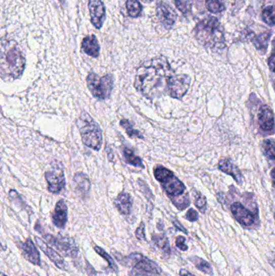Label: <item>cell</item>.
<instances>
[{"mask_svg":"<svg viewBox=\"0 0 275 276\" xmlns=\"http://www.w3.org/2000/svg\"><path fill=\"white\" fill-rule=\"evenodd\" d=\"M268 261H269V264L271 265L275 269V252L272 253L271 255H269Z\"/></svg>","mask_w":275,"mask_h":276,"instance_id":"obj_39","label":"cell"},{"mask_svg":"<svg viewBox=\"0 0 275 276\" xmlns=\"http://www.w3.org/2000/svg\"><path fill=\"white\" fill-rule=\"evenodd\" d=\"M153 242L158 248L163 250L165 252H169V245L167 237L164 234H155L153 236Z\"/></svg>","mask_w":275,"mask_h":276,"instance_id":"obj_28","label":"cell"},{"mask_svg":"<svg viewBox=\"0 0 275 276\" xmlns=\"http://www.w3.org/2000/svg\"><path fill=\"white\" fill-rule=\"evenodd\" d=\"M173 224L176 229H179V230L182 231V232L186 233V234H187V233H188L187 229H185L184 227L182 226L181 224L179 223V221H175H175H173Z\"/></svg>","mask_w":275,"mask_h":276,"instance_id":"obj_38","label":"cell"},{"mask_svg":"<svg viewBox=\"0 0 275 276\" xmlns=\"http://www.w3.org/2000/svg\"><path fill=\"white\" fill-rule=\"evenodd\" d=\"M25 58L14 41H2L0 71L5 81L19 79L25 68Z\"/></svg>","mask_w":275,"mask_h":276,"instance_id":"obj_2","label":"cell"},{"mask_svg":"<svg viewBox=\"0 0 275 276\" xmlns=\"http://www.w3.org/2000/svg\"><path fill=\"white\" fill-rule=\"evenodd\" d=\"M126 7L131 17H138L142 11V7L138 0H127Z\"/></svg>","mask_w":275,"mask_h":276,"instance_id":"obj_25","label":"cell"},{"mask_svg":"<svg viewBox=\"0 0 275 276\" xmlns=\"http://www.w3.org/2000/svg\"><path fill=\"white\" fill-rule=\"evenodd\" d=\"M89 10L93 25L96 28H102L106 16L105 4L102 0H89Z\"/></svg>","mask_w":275,"mask_h":276,"instance_id":"obj_14","label":"cell"},{"mask_svg":"<svg viewBox=\"0 0 275 276\" xmlns=\"http://www.w3.org/2000/svg\"><path fill=\"white\" fill-rule=\"evenodd\" d=\"M35 241L40 249L43 251L44 254L49 258V260L52 261L54 263L57 268L61 269L62 270H68L66 262L63 259L60 254H58L57 251H54L53 248L49 247V245L45 243L42 238L35 237Z\"/></svg>","mask_w":275,"mask_h":276,"instance_id":"obj_13","label":"cell"},{"mask_svg":"<svg viewBox=\"0 0 275 276\" xmlns=\"http://www.w3.org/2000/svg\"><path fill=\"white\" fill-rule=\"evenodd\" d=\"M115 205L122 215H129L132 207L131 195L126 192L120 193L116 198Z\"/></svg>","mask_w":275,"mask_h":276,"instance_id":"obj_19","label":"cell"},{"mask_svg":"<svg viewBox=\"0 0 275 276\" xmlns=\"http://www.w3.org/2000/svg\"><path fill=\"white\" fill-rule=\"evenodd\" d=\"M205 4L207 9L214 14L220 13L225 10L224 0H206Z\"/></svg>","mask_w":275,"mask_h":276,"instance_id":"obj_24","label":"cell"},{"mask_svg":"<svg viewBox=\"0 0 275 276\" xmlns=\"http://www.w3.org/2000/svg\"><path fill=\"white\" fill-rule=\"evenodd\" d=\"M231 212L237 222L244 227L249 228V227L253 226L255 223V217L254 214L246 209L240 203L236 202V203H232L231 206Z\"/></svg>","mask_w":275,"mask_h":276,"instance_id":"obj_11","label":"cell"},{"mask_svg":"<svg viewBox=\"0 0 275 276\" xmlns=\"http://www.w3.org/2000/svg\"><path fill=\"white\" fill-rule=\"evenodd\" d=\"M219 169L224 173L228 174L233 177L234 180L237 182L238 184H242L243 182V176L240 170L235 164L232 163L229 159H223L219 162Z\"/></svg>","mask_w":275,"mask_h":276,"instance_id":"obj_18","label":"cell"},{"mask_svg":"<svg viewBox=\"0 0 275 276\" xmlns=\"http://www.w3.org/2000/svg\"><path fill=\"white\" fill-rule=\"evenodd\" d=\"M123 155H124L126 162H128L130 165H132V166H136V167L142 168V169L145 168L142 160L138 156L134 154L132 150L124 147V150H123Z\"/></svg>","mask_w":275,"mask_h":276,"instance_id":"obj_23","label":"cell"},{"mask_svg":"<svg viewBox=\"0 0 275 276\" xmlns=\"http://www.w3.org/2000/svg\"><path fill=\"white\" fill-rule=\"evenodd\" d=\"M175 5L183 14H189L192 9L193 0H175Z\"/></svg>","mask_w":275,"mask_h":276,"instance_id":"obj_30","label":"cell"},{"mask_svg":"<svg viewBox=\"0 0 275 276\" xmlns=\"http://www.w3.org/2000/svg\"><path fill=\"white\" fill-rule=\"evenodd\" d=\"M175 75L165 57L144 62L136 71L134 87L147 99H153L169 94V83Z\"/></svg>","mask_w":275,"mask_h":276,"instance_id":"obj_1","label":"cell"},{"mask_svg":"<svg viewBox=\"0 0 275 276\" xmlns=\"http://www.w3.org/2000/svg\"><path fill=\"white\" fill-rule=\"evenodd\" d=\"M16 246L26 260L36 266L41 264L40 252L31 239L28 238L24 243H17Z\"/></svg>","mask_w":275,"mask_h":276,"instance_id":"obj_12","label":"cell"},{"mask_svg":"<svg viewBox=\"0 0 275 276\" xmlns=\"http://www.w3.org/2000/svg\"><path fill=\"white\" fill-rule=\"evenodd\" d=\"M94 249L95 252H96L98 255H100L102 259H105V260L107 261L108 265L110 266V268L112 269L113 271H115V272H117V271H118V266H117L116 262H115L114 259H112V256H111L109 254H108L104 249L101 248V247H97V246L94 247Z\"/></svg>","mask_w":275,"mask_h":276,"instance_id":"obj_27","label":"cell"},{"mask_svg":"<svg viewBox=\"0 0 275 276\" xmlns=\"http://www.w3.org/2000/svg\"><path fill=\"white\" fill-rule=\"evenodd\" d=\"M74 181H75V186L78 191L83 195H86L88 193L91 189V183L87 176H85L83 173L75 174L74 177Z\"/></svg>","mask_w":275,"mask_h":276,"instance_id":"obj_21","label":"cell"},{"mask_svg":"<svg viewBox=\"0 0 275 276\" xmlns=\"http://www.w3.org/2000/svg\"><path fill=\"white\" fill-rule=\"evenodd\" d=\"M175 244H176V247L182 251H187L188 250V247H187V245H186V238L183 236H179L176 238Z\"/></svg>","mask_w":275,"mask_h":276,"instance_id":"obj_35","label":"cell"},{"mask_svg":"<svg viewBox=\"0 0 275 276\" xmlns=\"http://www.w3.org/2000/svg\"><path fill=\"white\" fill-rule=\"evenodd\" d=\"M135 235H136V238L138 240L146 241V225H145L144 222L140 224L139 227H138L136 232H135Z\"/></svg>","mask_w":275,"mask_h":276,"instance_id":"obj_34","label":"cell"},{"mask_svg":"<svg viewBox=\"0 0 275 276\" xmlns=\"http://www.w3.org/2000/svg\"><path fill=\"white\" fill-rule=\"evenodd\" d=\"M78 127L83 144L97 151L100 150L102 144V131L87 112L81 113Z\"/></svg>","mask_w":275,"mask_h":276,"instance_id":"obj_6","label":"cell"},{"mask_svg":"<svg viewBox=\"0 0 275 276\" xmlns=\"http://www.w3.org/2000/svg\"><path fill=\"white\" fill-rule=\"evenodd\" d=\"M269 37L270 35L268 33L262 34V35L258 36L254 40V46L257 47V49L260 50H265L268 46V42H269Z\"/></svg>","mask_w":275,"mask_h":276,"instance_id":"obj_32","label":"cell"},{"mask_svg":"<svg viewBox=\"0 0 275 276\" xmlns=\"http://www.w3.org/2000/svg\"><path fill=\"white\" fill-rule=\"evenodd\" d=\"M191 85V78L186 75H175L170 80L169 95L175 99H181Z\"/></svg>","mask_w":275,"mask_h":276,"instance_id":"obj_10","label":"cell"},{"mask_svg":"<svg viewBox=\"0 0 275 276\" xmlns=\"http://www.w3.org/2000/svg\"><path fill=\"white\" fill-rule=\"evenodd\" d=\"M120 125L125 129L126 132L128 133L130 137H138L140 139L143 138L142 133L139 131L134 129L131 123L127 121V120H122V121H120Z\"/></svg>","mask_w":275,"mask_h":276,"instance_id":"obj_31","label":"cell"},{"mask_svg":"<svg viewBox=\"0 0 275 276\" xmlns=\"http://www.w3.org/2000/svg\"><path fill=\"white\" fill-rule=\"evenodd\" d=\"M195 204L202 213H205L207 200L204 195H201L200 193H197L196 196H195Z\"/></svg>","mask_w":275,"mask_h":276,"instance_id":"obj_33","label":"cell"},{"mask_svg":"<svg viewBox=\"0 0 275 276\" xmlns=\"http://www.w3.org/2000/svg\"><path fill=\"white\" fill-rule=\"evenodd\" d=\"M189 260L192 262L193 264L195 265L198 270H200L204 274H209V275H213V269L208 261L204 260L200 257L191 256L189 258Z\"/></svg>","mask_w":275,"mask_h":276,"instance_id":"obj_22","label":"cell"},{"mask_svg":"<svg viewBox=\"0 0 275 276\" xmlns=\"http://www.w3.org/2000/svg\"><path fill=\"white\" fill-rule=\"evenodd\" d=\"M87 83L93 96L99 99H108L114 85L112 75H107L100 78L94 73L89 74Z\"/></svg>","mask_w":275,"mask_h":276,"instance_id":"obj_7","label":"cell"},{"mask_svg":"<svg viewBox=\"0 0 275 276\" xmlns=\"http://www.w3.org/2000/svg\"><path fill=\"white\" fill-rule=\"evenodd\" d=\"M262 148H263L264 154L269 159L275 160L274 141L272 140V139H267V140L264 141Z\"/></svg>","mask_w":275,"mask_h":276,"instance_id":"obj_29","label":"cell"},{"mask_svg":"<svg viewBox=\"0 0 275 276\" xmlns=\"http://www.w3.org/2000/svg\"><path fill=\"white\" fill-rule=\"evenodd\" d=\"M258 121L260 128L264 132H273L274 129L273 113L266 105H264L260 109Z\"/></svg>","mask_w":275,"mask_h":276,"instance_id":"obj_16","label":"cell"},{"mask_svg":"<svg viewBox=\"0 0 275 276\" xmlns=\"http://www.w3.org/2000/svg\"><path fill=\"white\" fill-rule=\"evenodd\" d=\"M262 20L269 26L275 25V6H267L261 13Z\"/></svg>","mask_w":275,"mask_h":276,"instance_id":"obj_26","label":"cell"},{"mask_svg":"<svg viewBox=\"0 0 275 276\" xmlns=\"http://www.w3.org/2000/svg\"><path fill=\"white\" fill-rule=\"evenodd\" d=\"M68 218V209L66 203L61 199L56 204L55 209L52 215L53 225L59 229H65Z\"/></svg>","mask_w":275,"mask_h":276,"instance_id":"obj_17","label":"cell"},{"mask_svg":"<svg viewBox=\"0 0 275 276\" xmlns=\"http://www.w3.org/2000/svg\"><path fill=\"white\" fill-rule=\"evenodd\" d=\"M82 50L85 53H87V55L93 57H98L100 48L95 36H89L83 39Z\"/></svg>","mask_w":275,"mask_h":276,"instance_id":"obj_20","label":"cell"},{"mask_svg":"<svg viewBox=\"0 0 275 276\" xmlns=\"http://www.w3.org/2000/svg\"><path fill=\"white\" fill-rule=\"evenodd\" d=\"M113 255L121 264L131 267L136 276H159L162 271L157 262L140 253H132L128 256L117 252H113Z\"/></svg>","mask_w":275,"mask_h":276,"instance_id":"obj_5","label":"cell"},{"mask_svg":"<svg viewBox=\"0 0 275 276\" xmlns=\"http://www.w3.org/2000/svg\"><path fill=\"white\" fill-rule=\"evenodd\" d=\"M270 176H271L272 183H273V186L275 188V167L273 168V170H271V173H270Z\"/></svg>","mask_w":275,"mask_h":276,"instance_id":"obj_41","label":"cell"},{"mask_svg":"<svg viewBox=\"0 0 275 276\" xmlns=\"http://www.w3.org/2000/svg\"><path fill=\"white\" fill-rule=\"evenodd\" d=\"M143 1H145V2H150L152 0H143Z\"/></svg>","mask_w":275,"mask_h":276,"instance_id":"obj_42","label":"cell"},{"mask_svg":"<svg viewBox=\"0 0 275 276\" xmlns=\"http://www.w3.org/2000/svg\"><path fill=\"white\" fill-rule=\"evenodd\" d=\"M156 180L161 183L171 201L179 210H184L190 204L188 194L185 193L186 187L173 172L164 166H157L154 170Z\"/></svg>","mask_w":275,"mask_h":276,"instance_id":"obj_3","label":"cell"},{"mask_svg":"<svg viewBox=\"0 0 275 276\" xmlns=\"http://www.w3.org/2000/svg\"><path fill=\"white\" fill-rule=\"evenodd\" d=\"M44 238L52 247L57 249L61 255L75 259L79 254V247L74 239L62 236H53L51 234L44 235Z\"/></svg>","mask_w":275,"mask_h":276,"instance_id":"obj_8","label":"cell"},{"mask_svg":"<svg viewBox=\"0 0 275 276\" xmlns=\"http://www.w3.org/2000/svg\"><path fill=\"white\" fill-rule=\"evenodd\" d=\"M1 276H7L6 274H4V273H1Z\"/></svg>","mask_w":275,"mask_h":276,"instance_id":"obj_43","label":"cell"},{"mask_svg":"<svg viewBox=\"0 0 275 276\" xmlns=\"http://www.w3.org/2000/svg\"><path fill=\"white\" fill-rule=\"evenodd\" d=\"M179 275L180 276H195V274H191L189 272L188 270H185V269H181L179 271Z\"/></svg>","mask_w":275,"mask_h":276,"instance_id":"obj_40","label":"cell"},{"mask_svg":"<svg viewBox=\"0 0 275 276\" xmlns=\"http://www.w3.org/2000/svg\"><path fill=\"white\" fill-rule=\"evenodd\" d=\"M274 219H275V214H274Z\"/></svg>","mask_w":275,"mask_h":276,"instance_id":"obj_44","label":"cell"},{"mask_svg":"<svg viewBox=\"0 0 275 276\" xmlns=\"http://www.w3.org/2000/svg\"><path fill=\"white\" fill-rule=\"evenodd\" d=\"M48 183V190L49 192L58 194L65 187V175L61 162H56L53 164V169L45 174Z\"/></svg>","mask_w":275,"mask_h":276,"instance_id":"obj_9","label":"cell"},{"mask_svg":"<svg viewBox=\"0 0 275 276\" xmlns=\"http://www.w3.org/2000/svg\"><path fill=\"white\" fill-rule=\"evenodd\" d=\"M195 37L205 47L218 49L224 46V28L215 17H208L199 22L195 28Z\"/></svg>","mask_w":275,"mask_h":276,"instance_id":"obj_4","label":"cell"},{"mask_svg":"<svg viewBox=\"0 0 275 276\" xmlns=\"http://www.w3.org/2000/svg\"><path fill=\"white\" fill-rule=\"evenodd\" d=\"M157 15L162 25L167 29L173 27L177 19V14L173 8L163 2L157 4Z\"/></svg>","mask_w":275,"mask_h":276,"instance_id":"obj_15","label":"cell"},{"mask_svg":"<svg viewBox=\"0 0 275 276\" xmlns=\"http://www.w3.org/2000/svg\"><path fill=\"white\" fill-rule=\"evenodd\" d=\"M24 276H25V275H24ZM26 276H27V275H26Z\"/></svg>","mask_w":275,"mask_h":276,"instance_id":"obj_45","label":"cell"},{"mask_svg":"<svg viewBox=\"0 0 275 276\" xmlns=\"http://www.w3.org/2000/svg\"><path fill=\"white\" fill-rule=\"evenodd\" d=\"M268 65H269V70L275 73V53L269 57L268 60Z\"/></svg>","mask_w":275,"mask_h":276,"instance_id":"obj_37","label":"cell"},{"mask_svg":"<svg viewBox=\"0 0 275 276\" xmlns=\"http://www.w3.org/2000/svg\"><path fill=\"white\" fill-rule=\"evenodd\" d=\"M185 217H186V219L188 220L189 221H191V222H195V221H198V219H199L198 213L195 211V209H189Z\"/></svg>","mask_w":275,"mask_h":276,"instance_id":"obj_36","label":"cell"}]
</instances>
